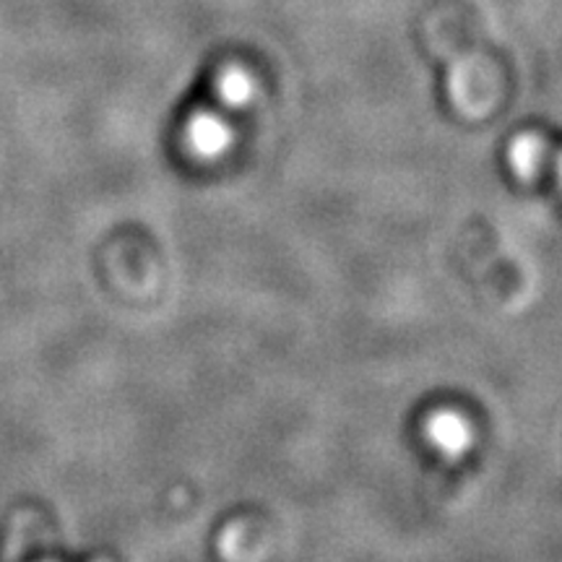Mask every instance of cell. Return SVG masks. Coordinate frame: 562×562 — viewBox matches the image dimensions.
Returning <instances> with one entry per match:
<instances>
[{"label": "cell", "mask_w": 562, "mask_h": 562, "mask_svg": "<svg viewBox=\"0 0 562 562\" xmlns=\"http://www.w3.org/2000/svg\"><path fill=\"white\" fill-rule=\"evenodd\" d=\"M425 438L446 459H461L472 448L474 432L463 414L442 409L425 422Z\"/></svg>", "instance_id": "cell-1"}, {"label": "cell", "mask_w": 562, "mask_h": 562, "mask_svg": "<svg viewBox=\"0 0 562 562\" xmlns=\"http://www.w3.org/2000/svg\"><path fill=\"white\" fill-rule=\"evenodd\" d=\"M188 144H191V151L199 154L203 159H216L222 157L224 151L232 146V131L227 123L220 121L216 115H195L191 123H188Z\"/></svg>", "instance_id": "cell-2"}, {"label": "cell", "mask_w": 562, "mask_h": 562, "mask_svg": "<svg viewBox=\"0 0 562 562\" xmlns=\"http://www.w3.org/2000/svg\"><path fill=\"white\" fill-rule=\"evenodd\" d=\"M542 161H544V144H539L537 138H521L510 146L513 170L524 175V178H531V175L542 167Z\"/></svg>", "instance_id": "cell-3"}, {"label": "cell", "mask_w": 562, "mask_h": 562, "mask_svg": "<svg viewBox=\"0 0 562 562\" xmlns=\"http://www.w3.org/2000/svg\"><path fill=\"white\" fill-rule=\"evenodd\" d=\"M220 91H222L224 102L232 104V108H243V104L248 102V97L252 94V87H250V81L245 79V76L229 74V76H224V79H222Z\"/></svg>", "instance_id": "cell-4"}]
</instances>
